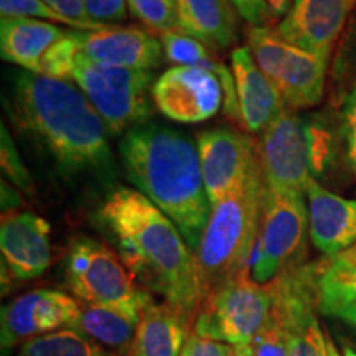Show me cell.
<instances>
[{"instance_id": "4", "label": "cell", "mask_w": 356, "mask_h": 356, "mask_svg": "<svg viewBox=\"0 0 356 356\" xmlns=\"http://www.w3.org/2000/svg\"><path fill=\"white\" fill-rule=\"evenodd\" d=\"M266 184L262 170L211 204L197 259L207 296L251 267Z\"/></svg>"}, {"instance_id": "44", "label": "cell", "mask_w": 356, "mask_h": 356, "mask_svg": "<svg viewBox=\"0 0 356 356\" xmlns=\"http://www.w3.org/2000/svg\"><path fill=\"white\" fill-rule=\"evenodd\" d=\"M353 2H355V6H356V0H353Z\"/></svg>"}, {"instance_id": "28", "label": "cell", "mask_w": 356, "mask_h": 356, "mask_svg": "<svg viewBox=\"0 0 356 356\" xmlns=\"http://www.w3.org/2000/svg\"><path fill=\"white\" fill-rule=\"evenodd\" d=\"M0 167H2L3 177L10 184H13L19 190L32 191V175L29 168L20 157L19 149H17L15 140L12 139V134L6 124L0 126Z\"/></svg>"}, {"instance_id": "42", "label": "cell", "mask_w": 356, "mask_h": 356, "mask_svg": "<svg viewBox=\"0 0 356 356\" xmlns=\"http://www.w3.org/2000/svg\"><path fill=\"white\" fill-rule=\"evenodd\" d=\"M353 37L350 38V47H353L355 48V53H356V25H355V30H353Z\"/></svg>"}, {"instance_id": "27", "label": "cell", "mask_w": 356, "mask_h": 356, "mask_svg": "<svg viewBox=\"0 0 356 356\" xmlns=\"http://www.w3.org/2000/svg\"><path fill=\"white\" fill-rule=\"evenodd\" d=\"M0 13H2V19L3 17H26V19L66 25L71 30H89L83 24L66 19L65 15L58 13L55 8H51L43 0H0Z\"/></svg>"}, {"instance_id": "39", "label": "cell", "mask_w": 356, "mask_h": 356, "mask_svg": "<svg viewBox=\"0 0 356 356\" xmlns=\"http://www.w3.org/2000/svg\"><path fill=\"white\" fill-rule=\"evenodd\" d=\"M335 257H338V259L343 261V262H348V264H356V244Z\"/></svg>"}, {"instance_id": "19", "label": "cell", "mask_w": 356, "mask_h": 356, "mask_svg": "<svg viewBox=\"0 0 356 356\" xmlns=\"http://www.w3.org/2000/svg\"><path fill=\"white\" fill-rule=\"evenodd\" d=\"M66 35L68 30L50 22L3 17L0 20V55L24 71L42 74L44 58Z\"/></svg>"}, {"instance_id": "31", "label": "cell", "mask_w": 356, "mask_h": 356, "mask_svg": "<svg viewBox=\"0 0 356 356\" xmlns=\"http://www.w3.org/2000/svg\"><path fill=\"white\" fill-rule=\"evenodd\" d=\"M341 136H343L346 157L356 172V83L345 96L341 106Z\"/></svg>"}, {"instance_id": "18", "label": "cell", "mask_w": 356, "mask_h": 356, "mask_svg": "<svg viewBox=\"0 0 356 356\" xmlns=\"http://www.w3.org/2000/svg\"><path fill=\"white\" fill-rule=\"evenodd\" d=\"M309 198V228L315 248L335 257L356 244V200H348L312 180Z\"/></svg>"}, {"instance_id": "6", "label": "cell", "mask_w": 356, "mask_h": 356, "mask_svg": "<svg viewBox=\"0 0 356 356\" xmlns=\"http://www.w3.org/2000/svg\"><path fill=\"white\" fill-rule=\"evenodd\" d=\"M68 81L76 84L95 106L109 136L129 132L149 122L154 104L152 71L99 65L78 53Z\"/></svg>"}, {"instance_id": "23", "label": "cell", "mask_w": 356, "mask_h": 356, "mask_svg": "<svg viewBox=\"0 0 356 356\" xmlns=\"http://www.w3.org/2000/svg\"><path fill=\"white\" fill-rule=\"evenodd\" d=\"M17 356H114L74 328H63L25 341Z\"/></svg>"}, {"instance_id": "30", "label": "cell", "mask_w": 356, "mask_h": 356, "mask_svg": "<svg viewBox=\"0 0 356 356\" xmlns=\"http://www.w3.org/2000/svg\"><path fill=\"white\" fill-rule=\"evenodd\" d=\"M89 19L101 25H119L127 19V0H84Z\"/></svg>"}, {"instance_id": "3", "label": "cell", "mask_w": 356, "mask_h": 356, "mask_svg": "<svg viewBox=\"0 0 356 356\" xmlns=\"http://www.w3.org/2000/svg\"><path fill=\"white\" fill-rule=\"evenodd\" d=\"M119 154L129 181L175 222L197 252L211 213L197 144L184 132L147 122L126 132Z\"/></svg>"}, {"instance_id": "33", "label": "cell", "mask_w": 356, "mask_h": 356, "mask_svg": "<svg viewBox=\"0 0 356 356\" xmlns=\"http://www.w3.org/2000/svg\"><path fill=\"white\" fill-rule=\"evenodd\" d=\"M234 8L239 19L248 22L251 26H267L275 19L264 0H226Z\"/></svg>"}, {"instance_id": "10", "label": "cell", "mask_w": 356, "mask_h": 356, "mask_svg": "<svg viewBox=\"0 0 356 356\" xmlns=\"http://www.w3.org/2000/svg\"><path fill=\"white\" fill-rule=\"evenodd\" d=\"M266 186L304 193L314 178L309 121L284 109L257 144Z\"/></svg>"}, {"instance_id": "32", "label": "cell", "mask_w": 356, "mask_h": 356, "mask_svg": "<svg viewBox=\"0 0 356 356\" xmlns=\"http://www.w3.org/2000/svg\"><path fill=\"white\" fill-rule=\"evenodd\" d=\"M309 137L314 175H318V173H322L325 170L328 162H330L333 140L327 129L314 122H309Z\"/></svg>"}, {"instance_id": "29", "label": "cell", "mask_w": 356, "mask_h": 356, "mask_svg": "<svg viewBox=\"0 0 356 356\" xmlns=\"http://www.w3.org/2000/svg\"><path fill=\"white\" fill-rule=\"evenodd\" d=\"M251 346L254 356H291L286 333L270 317Z\"/></svg>"}, {"instance_id": "8", "label": "cell", "mask_w": 356, "mask_h": 356, "mask_svg": "<svg viewBox=\"0 0 356 356\" xmlns=\"http://www.w3.org/2000/svg\"><path fill=\"white\" fill-rule=\"evenodd\" d=\"M307 229H310L309 207L304 193L266 186L259 234L251 256L252 279L266 286L302 266Z\"/></svg>"}, {"instance_id": "13", "label": "cell", "mask_w": 356, "mask_h": 356, "mask_svg": "<svg viewBox=\"0 0 356 356\" xmlns=\"http://www.w3.org/2000/svg\"><path fill=\"white\" fill-rule=\"evenodd\" d=\"M197 147L211 204L261 172L257 144L241 132L229 129L203 131L197 137Z\"/></svg>"}, {"instance_id": "2", "label": "cell", "mask_w": 356, "mask_h": 356, "mask_svg": "<svg viewBox=\"0 0 356 356\" xmlns=\"http://www.w3.org/2000/svg\"><path fill=\"white\" fill-rule=\"evenodd\" d=\"M3 106L17 131L47 152L63 175L104 184L114 177L108 127L73 83L19 70L8 78Z\"/></svg>"}, {"instance_id": "38", "label": "cell", "mask_w": 356, "mask_h": 356, "mask_svg": "<svg viewBox=\"0 0 356 356\" xmlns=\"http://www.w3.org/2000/svg\"><path fill=\"white\" fill-rule=\"evenodd\" d=\"M269 6L274 17H286V13L291 8V0H264Z\"/></svg>"}, {"instance_id": "34", "label": "cell", "mask_w": 356, "mask_h": 356, "mask_svg": "<svg viewBox=\"0 0 356 356\" xmlns=\"http://www.w3.org/2000/svg\"><path fill=\"white\" fill-rule=\"evenodd\" d=\"M233 350L234 346L228 343L200 337L197 333H190L181 356H231Z\"/></svg>"}, {"instance_id": "5", "label": "cell", "mask_w": 356, "mask_h": 356, "mask_svg": "<svg viewBox=\"0 0 356 356\" xmlns=\"http://www.w3.org/2000/svg\"><path fill=\"white\" fill-rule=\"evenodd\" d=\"M65 279L70 291L83 304L108 305L142 315L152 302L150 293L137 286L121 256L108 244L79 236L65 257Z\"/></svg>"}, {"instance_id": "9", "label": "cell", "mask_w": 356, "mask_h": 356, "mask_svg": "<svg viewBox=\"0 0 356 356\" xmlns=\"http://www.w3.org/2000/svg\"><path fill=\"white\" fill-rule=\"evenodd\" d=\"M246 38L257 66L279 89L287 109H307L320 102L328 56L286 42L270 26H249Z\"/></svg>"}, {"instance_id": "15", "label": "cell", "mask_w": 356, "mask_h": 356, "mask_svg": "<svg viewBox=\"0 0 356 356\" xmlns=\"http://www.w3.org/2000/svg\"><path fill=\"white\" fill-rule=\"evenodd\" d=\"M51 226L30 211L3 213L0 222L2 267L8 279L32 280L42 275L51 262Z\"/></svg>"}, {"instance_id": "36", "label": "cell", "mask_w": 356, "mask_h": 356, "mask_svg": "<svg viewBox=\"0 0 356 356\" xmlns=\"http://www.w3.org/2000/svg\"><path fill=\"white\" fill-rule=\"evenodd\" d=\"M20 204H22V198L19 191L12 188L6 180H2V215L3 213L17 211V208H19Z\"/></svg>"}, {"instance_id": "26", "label": "cell", "mask_w": 356, "mask_h": 356, "mask_svg": "<svg viewBox=\"0 0 356 356\" xmlns=\"http://www.w3.org/2000/svg\"><path fill=\"white\" fill-rule=\"evenodd\" d=\"M286 338L291 356H330L328 340L320 328L317 315H312L291 328Z\"/></svg>"}, {"instance_id": "17", "label": "cell", "mask_w": 356, "mask_h": 356, "mask_svg": "<svg viewBox=\"0 0 356 356\" xmlns=\"http://www.w3.org/2000/svg\"><path fill=\"white\" fill-rule=\"evenodd\" d=\"M236 92H238L241 127L251 134H262L286 108L279 89L262 73L248 47L231 53Z\"/></svg>"}, {"instance_id": "1", "label": "cell", "mask_w": 356, "mask_h": 356, "mask_svg": "<svg viewBox=\"0 0 356 356\" xmlns=\"http://www.w3.org/2000/svg\"><path fill=\"white\" fill-rule=\"evenodd\" d=\"M96 222L134 277L195 323L207 289L197 252L175 222L129 186H115L106 195Z\"/></svg>"}, {"instance_id": "14", "label": "cell", "mask_w": 356, "mask_h": 356, "mask_svg": "<svg viewBox=\"0 0 356 356\" xmlns=\"http://www.w3.org/2000/svg\"><path fill=\"white\" fill-rule=\"evenodd\" d=\"M79 53L99 65L152 71L162 65L163 47L142 26L111 25L102 30H74Z\"/></svg>"}, {"instance_id": "25", "label": "cell", "mask_w": 356, "mask_h": 356, "mask_svg": "<svg viewBox=\"0 0 356 356\" xmlns=\"http://www.w3.org/2000/svg\"><path fill=\"white\" fill-rule=\"evenodd\" d=\"M129 12L159 35L178 29L177 0H127Z\"/></svg>"}, {"instance_id": "43", "label": "cell", "mask_w": 356, "mask_h": 356, "mask_svg": "<svg viewBox=\"0 0 356 356\" xmlns=\"http://www.w3.org/2000/svg\"><path fill=\"white\" fill-rule=\"evenodd\" d=\"M114 356H127V355H114Z\"/></svg>"}, {"instance_id": "16", "label": "cell", "mask_w": 356, "mask_h": 356, "mask_svg": "<svg viewBox=\"0 0 356 356\" xmlns=\"http://www.w3.org/2000/svg\"><path fill=\"white\" fill-rule=\"evenodd\" d=\"M353 7V0H293L275 32L296 47L330 56Z\"/></svg>"}, {"instance_id": "35", "label": "cell", "mask_w": 356, "mask_h": 356, "mask_svg": "<svg viewBox=\"0 0 356 356\" xmlns=\"http://www.w3.org/2000/svg\"><path fill=\"white\" fill-rule=\"evenodd\" d=\"M43 2H47L48 6L55 8L58 13L65 15L66 19L78 22V24H83L84 26H88L89 30H102L108 26V25L96 24V22L89 19L84 0H43Z\"/></svg>"}, {"instance_id": "41", "label": "cell", "mask_w": 356, "mask_h": 356, "mask_svg": "<svg viewBox=\"0 0 356 356\" xmlns=\"http://www.w3.org/2000/svg\"><path fill=\"white\" fill-rule=\"evenodd\" d=\"M328 350H330V356H341L340 353H338L337 346L333 345V341H332V340H328Z\"/></svg>"}, {"instance_id": "7", "label": "cell", "mask_w": 356, "mask_h": 356, "mask_svg": "<svg viewBox=\"0 0 356 356\" xmlns=\"http://www.w3.org/2000/svg\"><path fill=\"white\" fill-rule=\"evenodd\" d=\"M273 312L270 287L256 282L251 267L204 297L193 333L231 346H251Z\"/></svg>"}, {"instance_id": "20", "label": "cell", "mask_w": 356, "mask_h": 356, "mask_svg": "<svg viewBox=\"0 0 356 356\" xmlns=\"http://www.w3.org/2000/svg\"><path fill=\"white\" fill-rule=\"evenodd\" d=\"M193 322L167 304L150 302L142 312L127 356H181Z\"/></svg>"}, {"instance_id": "22", "label": "cell", "mask_w": 356, "mask_h": 356, "mask_svg": "<svg viewBox=\"0 0 356 356\" xmlns=\"http://www.w3.org/2000/svg\"><path fill=\"white\" fill-rule=\"evenodd\" d=\"M139 322V315L131 312L81 302V314L73 328L104 348H111L114 355H127Z\"/></svg>"}, {"instance_id": "11", "label": "cell", "mask_w": 356, "mask_h": 356, "mask_svg": "<svg viewBox=\"0 0 356 356\" xmlns=\"http://www.w3.org/2000/svg\"><path fill=\"white\" fill-rule=\"evenodd\" d=\"M81 314V302L61 291L38 289L3 305L0 317L2 356L13 348L48 333L73 328Z\"/></svg>"}, {"instance_id": "37", "label": "cell", "mask_w": 356, "mask_h": 356, "mask_svg": "<svg viewBox=\"0 0 356 356\" xmlns=\"http://www.w3.org/2000/svg\"><path fill=\"white\" fill-rule=\"evenodd\" d=\"M327 315H332V317L340 318L341 322L350 325V327L356 332V304L335 307V309L328 310Z\"/></svg>"}, {"instance_id": "24", "label": "cell", "mask_w": 356, "mask_h": 356, "mask_svg": "<svg viewBox=\"0 0 356 356\" xmlns=\"http://www.w3.org/2000/svg\"><path fill=\"white\" fill-rule=\"evenodd\" d=\"M356 304V264L332 257L320 264L318 309L322 314L335 307Z\"/></svg>"}, {"instance_id": "12", "label": "cell", "mask_w": 356, "mask_h": 356, "mask_svg": "<svg viewBox=\"0 0 356 356\" xmlns=\"http://www.w3.org/2000/svg\"><path fill=\"white\" fill-rule=\"evenodd\" d=\"M155 108L180 124H198L211 119L225 104L221 81L210 70L173 66L155 79Z\"/></svg>"}, {"instance_id": "21", "label": "cell", "mask_w": 356, "mask_h": 356, "mask_svg": "<svg viewBox=\"0 0 356 356\" xmlns=\"http://www.w3.org/2000/svg\"><path fill=\"white\" fill-rule=\"evenodd\" d=\"M178 29L210 50H225L238 40V13L226 0H177Z\"/></svg>"}, {"instance_id": "40", "label": "cell", "mask_w": 356, "mask_h": 356, "mask_svg": "<svg viewBox=\"0 0 356 356\" xmlns=\"http://www.w3.org/2000/svg\"><path fill=\"white\" fill-rule=\"evenodd\" d=\"M231 356H254V353H252V346H234Z\"/></svg>"}]
</instances>
